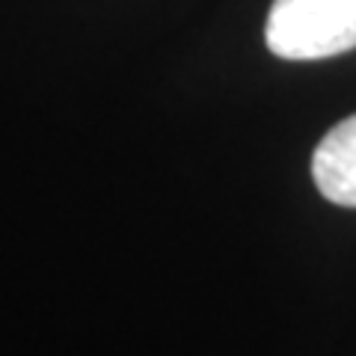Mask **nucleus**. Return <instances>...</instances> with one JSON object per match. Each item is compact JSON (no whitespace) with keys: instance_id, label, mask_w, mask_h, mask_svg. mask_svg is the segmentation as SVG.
<instances>
[{"instance_id":"nucleus-1","label":"nucleus","mask_w":356,"mask_h":356,"mask_svg":"<svg viewBox=\"0 0 356 356\" xmlns=\"http://www.w3.org/2000/svg\"><path fill=\"white\" fill-rule=\"evenodd\" d=\"M264 42L282 60H327L356 48V0H273Z\"/></svg>"},{"instance_id":"nucleus-2","label":"nucleus","mask_w":356,"mask_h":356,"mask_svg":"<svg viewBox=\"0 0 356 356\" xmlns=\"http://www.w3.org/2000/svg\"><path fill=\"white\" fill-rule=\"evenodd\" d=\"M312 178L332 205L356 208V113L327 131L312 154Z\"/></svg>"}]
</instances>
